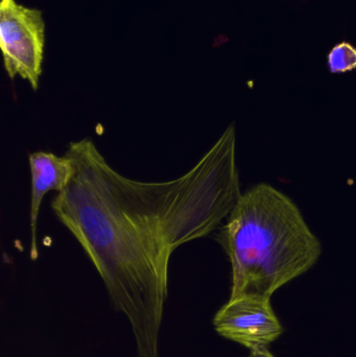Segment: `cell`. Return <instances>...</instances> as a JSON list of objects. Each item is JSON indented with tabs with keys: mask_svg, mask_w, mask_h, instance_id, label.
<instances>
[{
	"mask_svg": "<svg viewBox=\"0 0 356 357\" xmlns=\"http://www.w3.org/2000/svg\"><path fill=\"white\" fill-rule=\"evenodd\" d=\"M65 155L75 172L52 209L129 320L137 357H160L171 255L215 231L240 197L234 125L187 173L165 182L125 177L90 138Z\"/></svg>",
	"mask_w": 356,
	"mask_h": 357,
	"instance_id": "1",
	"label": "cell"
},
{
	"mask_svg": "<svg viewBox=\"0 0 356 357\" xmlns=\"http://www.w3.org/2000/svg\"><path fill=\"white\" fill-rule=\"evenodd\" d=\"M31 177V258L39 255L37 245V222L42 201L48 191L64 190L73 176L72 161L68 156L59 157L52 153L36 152L29 155Z\"/></svg>",
	"mask_w": 356,
	"mask_h": 357,
	"instance_id": "5",
	"label": "cell"
},
{
	"mask_svg": "<svg viewBox=\"0 0 356 357\" xmlns=\"http://www.w3.org/2000/svg\"><path fill=\"white\" fill-rule=\"evenodd\" d=\"M0 48L4 69L10 79L18 75L33 90L43 73L45 22L43 13L16 0L0 2Z\"/></svg>",
	"mask_w": 356,
	"mask_h": 357,
	"instance_id": "3",
	"label": "cell"
},
{
	"mask_svg": "<svg viewBox=\"0 0 356 357\" xmlns=\"http://www.w3.org/2000/svg\"><path fill=\"white\" fill-rule=\"evenodd\" d=\"M219 241L231 262L230 298H271L313 268L322 254L296 204L265 183L240 195Z\"/></svg>",
	"mask_w": 356,
	"mask_h": 357,
	"instance_id": "2",
	"label": "cell"
},
{
	"mask_svg": "<svg viewBox=\"0 0 356 357\" xmlns=\"http://www.w3.org/2000/svg\"><path fill=\"white\" fill-rule=\"evenodd\" d=\"M219 335L245 346L252 351L267 349L284 333L271 298L240 295L230 298L213 320Z\"/></svg>",
	"mask_w": 356,
	"mask_h": 357,
	"instance_id": "4",
	"label": "cell"
},
{
	"mask_svg": "<svg viewBox=\"0 0 356 357\" xmlns=\"http://www.w3.org/2000/svg\"><path fill=\"white\" fill-rule=\"evenodd\" d=\"M328 68L332 73H344L356 68V48L347 42L338 44L328 54Z\"/></svg>",
	"mask_w": 356,
	"mask_h": 357,
	"instance_id": "6",
	"label": "cell"
},
{
	"mask_svg": "<svg viewBox=\"0 0 356 357\" xmlns=\"http://www.w3.org/2000/svg\"><path fill=\"white\" fill-rule=\"evenodd\" d=\"M250 357H274L267 349L251 352Z\"/></svg>",
	"mask_w": 356,
	"mask_h": 357,
	"instance_id": "7",
	"label": "cell"
}]
</instances>
